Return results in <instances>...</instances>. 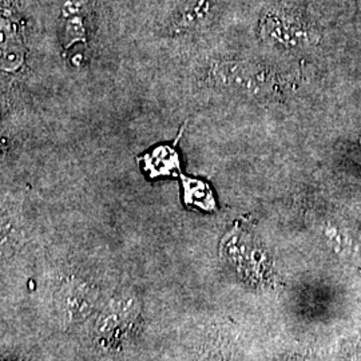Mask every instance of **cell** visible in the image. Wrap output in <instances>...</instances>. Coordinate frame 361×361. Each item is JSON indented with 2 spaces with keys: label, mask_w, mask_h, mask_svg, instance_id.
Segmentation results:
<instances>
[{
  "label": "cell",
  "mask_w": 361,
  "mask_h": 361,
  "mask_svg": "<svg viewBox=\"0 0 361 361\" xmlns=\"http://www.w3.org/2000/svg\"><path fill=\"white\" fill-rule=\"evenodd\" d=\"M86 0H66L63 7V16L66 18V37L71 44L75 40L85 37L82 13L85 8Z\"/></svg>",
  "instance_id": "3957f363"
},
{
  "label": "cell",
  "mask_w": 361,
  "mask_h": 361,
  "mask_svg": "<svg viewBox=\"0 0 361 361\" xmlns=\"http://www.w3.org/2000/svg\"><path fill=\"white\" fill-rule=\"evenodd\" d=\"M138 161L152 178L173 176L180 170V157L173 145H159L150 153L140 157Z\"/></svg>",
  "instance_id": "6da1fadb"
},
{
  "label": "cell",
  "mask_w": 361,
  "mask_h": 361,
  "mask_svg": "<svg viewBox=\"0 0 361 361\" xmlns=\"http://www.w3.org/2000/svg\"><path fill=\"white\" fill-rule=\"evenodd\" d=\"M212 3L213 0H188L186 6L180 13V18L176 25L183 30L200 25L210 13Z\"/></svg>",
  "instance_id": "277c9868"
},
{
  "label": "cell",
  "mask_w": 361,
  "mask_h": 361,
  "mask_svg": "<svg viewBox=\"0 0 361 361\" xmlns=\"http://www.w3.org/2000/svg\"><path fill=\"white\" fill-rule=\"evenodd\" d=\"M182 188L188 205H194L202 210H213L216 207L214 197L207 182L194 180L190 177H182Z\"/></svg>",
  "instance_id": "7a4b0ae2"
}]
</instances>
